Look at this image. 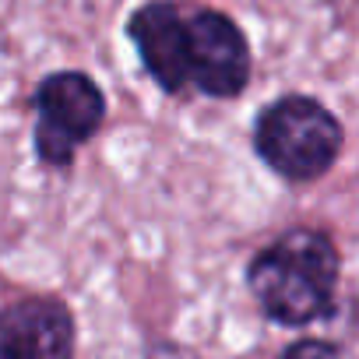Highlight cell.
<instances>
[{
  "label": "cell",
  "instance_id": "obj_1",
  "mask_svg": "<svg viewBox=\"0 0 359 359\" xmlns=\"http://www.w3.org/2000/svg\"><path fill=\"white\" fill-rule=\"evenodd\" d=\"M341 257L327 233L292 226L247 264V289L261 313L282 327H306L334 313Z\"/></svg>",
  "mask_w": 359,
  "mask_h": 359
},
{
  "label": "cell",
  "instance_id": "obj_2",
  "mask_svg": "<svg viewBox=\"0 0 359 359\" xmlns=\"http://www.w3.org/2000/svg\"><path fill=\"white\" fill-rule=\"evenodd\" d=\"M345 127L313 95H278L254 120V151L261 162L292 184L320 180L341 155Z\"/></svg>",
  "mask_w": 359,
  "mask_h": 359
},
{
  "label": "cell",
  "instance_id": "obj_3",
  "mask_svg": "<svg viewBox=\"0 0 359 359\" xmlns=\"http://www.w3.org/2000/svg\"><path fill=\"white\" fill-rule=\"evenodd\" d=\"M36 155L43 165L67 169L106 120V95L85 71H53L32 92Z\"/></svg>",
  "mask_w": 359,
  "mask_h": 359
},
{
  "label": "cell",
  "instance_id": "obj_4",
  "mask_svg": "<svg viewBox=\"0 0 359 359\" xmlns=\"http://www.w3.org/2000/svg\"><path fill=\"white\" fill-rule=\"evenodd\" d=\"M191 85L212 99H236L250 81V43L243 29L215 8H187Z\"/></svg>",
  "mask_w": 359,
  "mask_h": 359
},
{
  "label": "cell",
  "instance_id": "obj_5",
  "mask_svg": "<svg viewBox=\"0 0 359 359\" xmlns=\"http://www.w3.org/2000/svg\"><path fill=\"white\" fill-rule=\"evenodd\" d=\"M127 36L137 46V57L151 81L180 95L191 85V57H187V4L180 0H148L127 18Z\"/></svg>",
  "mask_w": 359,
  "mask_h": 359
},
{
  "label": "cell",
  "instance_id": "obj_6",
  "mask_svg": "<svg viewBox=\"0 0 359 359\" xmlns=\"http://www.w3.org/2000/svg\"><path fill=\"white\" fill-rule=\"evenodd\" d=\"M74 313L57 296H25L0 310V359H74Z\"/></svg>",
  "mask_w": 359,
  "mask_h": 359
},
{
  "label": "cell",
  "instance_id": "obj_7",
  "mask_svg": "<svg viewBox=\"0 0 359 359\" xmlns=\"http://www.w3.org/2000/svg\"><path fill=\"white\" fill-rule=\"evenodd\" d=\"M278 359H352L341 345H334V341H324V338H299V341H292Z\"/></svg>",
  "mask_w": 359,
  "mask_h": 359
}]
</instances>
